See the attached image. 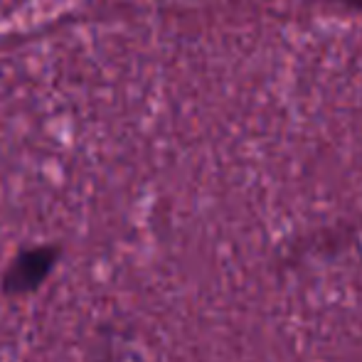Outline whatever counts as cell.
<instances>
[{
    "label": "cell",
    "instance_id": "cell-2",
    "mask_svg": "<svg viewBox=\"0 0 362 362\" xmlns=\"http://www.w3.org/2000/svg\"><path fill=\"white\" fill-rule=\"evenodd\" d=\"M345 3H353V5H358V8H362V0H345Z\"/></svg>",
    "mask_w": 362,
    "mask_h": 362
},
{
    "label": "cell",
    "instance_id": "cell-1",
    "mask_svg": "<svg viewBox=\"0 0 362 362\" xmlns=\"http://www.w3.org/2000/svg\"><path fill=\"white\" fill-rule=\"evenodd\" d=\"M59 259H62V247L59 244H37V247L20 249L13 257V262L8 264V269L3 272L0 291L5 296L35 293L49 279V274L54 272Z\"/></svg>",
    "mask_w": 362,
    "mask_h": 362
}]
</instances>
